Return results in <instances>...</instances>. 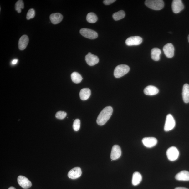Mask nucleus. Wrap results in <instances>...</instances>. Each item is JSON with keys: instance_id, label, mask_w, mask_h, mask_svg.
<instances>
[{"instance_id": "9d476101", "label": "nucleus", "mask_w": 189, "mask_h": 189, "mask_svg": "<svg viewBox=\"0 0 189 189\" xmlns=\"http://www.w3.org/2000/svg\"><path fill=\"white\" fill-rule=\"evenodd\" d=\"M172 9L175 13H178L184 8V4L181 0H174L172 5Z\"/></svg>"}, {"instance_id": "c756f323", "label": "nucleus", "mask_w": 189, "mask_h": 189, "mask_svg": "<svg viewBox=\"0 0 189 189\" xmlns=\"http://www.w3.org/2000/svg\"><path fill=\"white\" fill-rule=\"evenodd\" d=\"M116 1V0H105L103 1V3L105 5H109Z\"/></svg>"}, {"instance_id": "393cba45", "label": "nucleus", "mask_w": 189, "mask_h": 189, "mask_svg": "<svg viewBox=\"0 0 189 189\" xmlns=\"http://www.w3.org/2000/svg\"><path fill=\"white\" fill-rule=\"evenodd\" d=\"M98 19L96 15L93 13H90L88 14L87 16V20L89 23H96Z\"/></svg>"}, {"instance_id": "f704fd0d", "label": "nucleus", "mask_w": 189, "mask_h": 189, "mask_svg": "<svg viewBox=\"0 0 189 189\" xmlns=\"http://www.w3.org/2000/svg\"><path fill=\"white\" fill-rule=\"evenodd\" d=\"M188 42L189 43V35L188 36Z\"/></svg>"}, {"instance_id": "4be33fe9", "label": "nucleus", "mask_w": 189, "mask_h": 189, "mask_svg": "<svg viewBox=\"0 0 189 189\" xmlns=\"http://www.w3.org/2000/svg\"><path fill=\"white\" fill-rule=\"evenodd\" d=\"M161 54V51L160 49L157 48H153L151 51L152 59L155 61H158L160 60Z\"/></svg>"}, {"instance_id": "f257e3e1", "label": "nucleus", "mask_w": 189, "mask_h": 189, "mask_svg": "<svg viewBox=\"0 0 189 189\" xmlns=\"http://www.w3.org/2000/svg\"><path fill=\"white\" fill-rule=\"evenodd\" d=\"M113 108L110 106H108L103 109L97 118V124L101 126L105 125L110 119L113 114Z\"/></svg>"}, {"instance_id": "2eb2a0df", "label": "nucleus", "mask_w": 189, "mask_h": 189, "mask_svg": "<svg viewBox=\"0 0 189 189\" xmlns=\"http://www.w3.org/2000/svg\"><path fill=\"white\" fill-rule=\"evenodd\" d=\"M29 42V38L27 35H23L20 38L19 43V48L20 50L23 51L27 47Z\"/></svg>"}, {"instance_id": "6ab92c4d", "label": "nucleus", "mask_w": 189, "mask_h": 189, "mask_svg": "<svg viewBox=\"0 0 189 189\" xmlns=\"http://www.w3.org/2000/svg\"><path fill=\"white\" fill-rule=\"evenodd\" d=\"M182 98L185 103L189 102V85L186 84L184 85L182 89Z\"/></svg>"}, {"instance_id": "5701e85b", "label": "nucleus", "mask_w": 189, "mask_h": 189, "mask_svg": "<svg viewBox=\"0 0 189 189\" xmlns=\"http://www.w3.org/2000/svg\"><path fill=\"white\" fill-rule=\"evenodd\" d=\"M71 77L72 81L75 84L79 83L83 79L81 75L76 72H73L71 75Z\"/></svg>"}, {"instance_id": "20e7f679", "label": "nucleus", "mask_w": 189, "mask_h": 189, "mask_svg": "<svg viewBox=\"0 0 189 189\" xmlns=\"http://www.w3.org/2000/svg\"><path fill=\"white\" fill-rule=\"evenodd\" d=\"M176 122L172 115H167L165 121L164 130L165 131L168 132L171 130L175 128Z\"/></svg>"}, {"instance_id": "f03ea898", "label": "nucleus", "mask_w": 189, "mask_h": 189, "mask_svg": "<svg viewBox=\"0 0 189 189\" xmlns=\"http://www.w3.org/2000/svg\"><path fill=\"white\" fill-rule=\"evenodd\" d=\"M147 7L155 10H160L164 6V2L162 0H147L145 2Z\"/></svg>"}, {"instance_id": "9b49d317", "label": "nucleus", "mask_w": 189, "mask_h": 189, "mask_svg": "<svg viewBox=\"0 0 189 189\" xmlns=\"http://www.w3.org/2000/svg\"><path fill=\"white\" fill-rule=\"evenodd\" d=\"M142 143L147 148H152L156 146L157 143V140L155 137H146L143 139Z\"/></svg>"}, {"instance_id": "b1692460", "label": "nucleus", "mask_w": 189, "mask_h": 189, "mask_svg": "<svg viewBox=\"0 0 189 189\" xmlns=\"http://www.w3.org/2000/svg\"><path fill=\"white\" fill-rule=\"evenodd\" d=\"M125 14L123 10H120L118 12L114 13L113 15L114 19L115 21H118L122 19L125 17Z\"/></svg>"}, {"instance_id": "c85d7f7f", "label": "nucleus", "mask_w": 189, "mask_h": 189, "mask_svg": "<svg viewBox=\"0 0 189 189\" xmlns=\"http://www.w3.org/2000/svg\"><path fill=\"white\" fill-rule=\"evenodd\" d=\"M35 16V11L33 8L29 10L26 16V19L27 20H30L34 18Z\"/></svg>"}, {"instance_id": "0eeeda50", "label": "nucleus", "mask_w": 189, "mask_h": 189, "mask_svg": "<svg viewBox=\"0 0 189 189\" xmlns=\"http://www.w3.org/2000/svg\"><path fill=\"white\" fill-rule=\"evenodd\" d=\"M143 39L140 36H133L128 38L125 41V43L128 46H137L142 42Z\"/></svg>"}, {"instance_id": "aec40b11", "label": "nucleus", "mask_w": 189, "mask_h": 189, "mask_svg": "<svg viewBox=\"0 0 189 189\" xmlns=\"http://www.w3.org/2000/svg\"><path fill=\"white\" fill-rule=\"evenodd\" d=\"M91 94V90L89 89L84 88L82 89L80 91V92L79 93V96L82 100L85 101L89 98Z\"/></svg>"}, {"instance_id": "72a5a7b5", "label": "nucleus", "mask_w": 189, "mask_h": 189, "mask_svg": "<svg viewBox=\"0 0 189 189\" xmlns=\"http://www.w3.org/2000/svg\"><path fill=\"white\" fill-rule=\"evenodd\" d=\"M91 54H91V53L90 52H89L88 54H89V55H90Z\"/></svg>"}, {"instance_id": "7c9ffc66", "label": "nucleus", "mask_w": 189, "mask_h": 189, "mask_svg": "<svg viewBox=\"0 0 189 189\" xmlns=\"http://www.w3.org/2000/svg\"><path fill=\"white\" fill-rule=\"evenodd\" d=\"M18 62V60L17 59H14L12 61L11 64L13 65H15L17 64Z\"/></svg>"}, {"instance_id": "f8f14e48", "label": "nucleus", "mask_w": 189, "mask_h": 189, "mask_svg": "<svg viewBox=\"0 0 189 189\" xmlns=\"http://www.w3.org/2000/svg\"><path fill=\"white\" fill-rule=\"evenodd\" d=\"M164 54L168 58H172L174 55L175 48L172 43H168L163 47Z\"/></svg>"}, {"instance_id": "ddd939ff", "label": "nucleus", "mask_w": 189, "mask_h": 189, "mask_svg": "<svg viewBox=\"0 0 189 189\" xmlns=\"http://www.w3.org/2000/svg\"><path fill=\"white\" fill-rule=\"evenodd\" d=\"M82 175L80 167H76L70 170L68 174V176L70 179H75L79 178Z\"/></svg>"}, {"instance_id": "39448f33", "label": "nucleus", "mask_w": 189, "mask_h": 189, "mask_svg": "<svg viewBox=\"0 0 189 189\" xmlns=\"http://www.w3.org/2000/svg\"><path fill=\"white\" fill-rule=\"evenodd\" d=\"M166 155L169 161H174L178 158L179 153L178 149L176 147L172 146L167 149Z\"/></svg>"}, {"instance_id": "dca6fc26", "label": "nucleus", "mask_w": 189, "mask_h": 189, "mask_svg": "<svg viewBox=\"0 0 189 189\" xmlns=\"http://www.w3.org/2000/svg\"><path fill=\"white\" fill-rule=\"evenodd\" d=\"M144 92L147 95L153 96L157 94L159 92L158 89L153 85H149L144 89Z\"/></svg>"}, {"instance_id": "a878e982", "label": "nucleus", "mask_w": 189, "mask_h": 189, "mask_svg": "<svg viewBox=\"0 0 189 189\" xmlns=\"http://www.w3.org/2000/svg\"><path fill=\"white\" fill-rule=\"evenodd\" d=\"M24 8V3L22 0L18 1L15 4V9L18 13H21L22 10Z\"/></svg>"}, {"instance_id": "a211bd4d", "label": "nucleus", "mask_w": 189, "mask_h": 189, "mask_svg": "<svg viewBox=\"0 0 189 189\" xmlns=\"http://www.w3.org/2000/svg\"><path fill=\"white\" fill-rule=\"evenodd\" d=\"M175 178L179 181H189V172L187 171H182L177 174Z\"/></svg>"}, {"instance_id": "412c9836", "label": "nucleus", "mask_w": 189, "mask_h": 189, "mask_svg": "<svg viewBox=\"0 0 189 189\" xmlns=\"http://www.w3.org/2000/svg\"><path fill=\"white\" fill-rule=\"evenodd\" d=\"M142 180V177L140 173L138 172H135L133 173L132 178V184L134 186L139 184Z\"/></svg>"}, {"instance_id": "4468645a", "label": "nucleus", "mask_w": 189, "mask_h": 189, "mask_svg": "<svg viewBox=\"0 0 189 189\" xmlns=\"http://www.w3.org/2000/svg\"><path fill=\"white\" fill-rule=\"evenodd\" d=\"M85 60L87 64L90 66H93L98 64L99 59L97 56L91 54H87L85 56Z\"/></svg>"}, {"instance_id": "6e6552de", "label": "nucleus", "mask_w": 189, "mask_h": 189, "mask_svg": "<svg viewBox=\"0 0 189 189\" xmlns=\"http://www.w3.org/2000/svg\"><path fill=\"white\" fill-rule=\"evenodd\" d=\"M17 181L20 186L23 188L28 189L31 187L32 184L31 182L24 176H18Z\"/></svg>"}, {"instance_id": "1a4fd4ad", "label": "nucleus", "mask_w": 189, "mask_h": 189, "mask_svg": "<svg viewBox=\"0 0 189 189\" xmlns=\"http://www.w3.org/2000/svg\"><path fill=\"white\" fill-rule=\"evenodd\" d=\"M122 155L121 149L120 147L115 145L112 147L110 157L112 160H116L119 158Z\"/></svg>"}, {"instance_id": "423d86ee", "label": "nucleus", "mask_w": 189, "mask_h": 189, "mask_svg": "<svg viewBox=\"0 0 189 189\" xmlns=\"http://www.w3.org/2000/svg\"><path fill=\"white\" fill-rule=\"evenodd\" d=\"M80 33L83 36L90 39H94L98 37V34L92 29L88 28H82Z\"/></svg>"}, {"instance_id": "f3484780", "label": "nucleus", "mask_w": 189, "mask_h": 189, "mask_svg": "<svg viewBox=\"0 0 189 189\" xmlns=\"http://www.w3.org/2000/svg\"><path fill=\"white\" fill-rule=\"evenodd\" d=\"M63 16L59 13L52 14L50 16V19L52 23L54 24H57L60 23L63 20Z\"/></svg>"}, {"instance_id": "bb28decb", "label": "nucleus", "mask_w": 189, "mask_h": 189, "mask_svg": "<svg viewBox=\"0 0 189 189\" xmlns=\"http://www.w3.org/2000/svg\"><path fill=\"white\" fill-rule=\"evenodd\" d=\"M80 120L79 119H76L74 121L73 124V127L74 130L75 131L79 130L80 128Z\"/></svg>"}, {"instance_id": "2f4dec72", "label": "nucleus", "mask_w": 189, "mask_h": 189, "mask_svg": "<svg viewBox=\"0 0 189 189\" xmlns=\"http://www.w3.org/2000/svg\"><path fill=\"white\" fill-rule=\"evenodd\" d=\"M175 189H188L187 188H184V187H177L175 188Z\"/></svg>"}, {"instance_id": "cd10ccee", "label": "nucleus", "mask_w": 189, "mask_h": 189, "mask_svg": "<svg viewBox=\"0 0 189 189\" xmlns=\"http://www.w3.org/2000/svg\"><path fill=\"white\" fill-rule=\"evenodd\" d=\"M67 116V113L64 111H59L56 113L55 117L57 119L63 120Z\"/></svg>"}, {"instance_id": "473e14b6", "label": "nucleus", "mask_w": 189, "mask_h": 189, "mask_svg": "<svg viewBox=\"0 0 189 189\" xmlns=\"http://www.w3.org/2000/svg\"><path fill=\"white\" fill-rule=\"evenodd\" d=\"M8 189H16L14 187H10L9 188H8Z\"/></svg>"}, {"instance_id": "7ed1b4c3", "label": "nucleus", "mask_w": 189, "mask_h": 189, "mask_svg": "<svg viewBox=\"0 0 189 189\" xmlns=\"http://www.w3.org/2000/svg\"><path fill=\"white\" fill-rule=\"evenodd\" d=\"M129 70L130 67L126 65H120L115 68L114 71V75L115 78H120L127 74Z\"/></svg>"}]
</instances>
